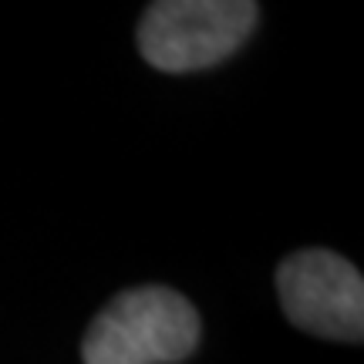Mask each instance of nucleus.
Listing matches in <instances>:
<instances>
[{"label": "nucleus", "instance_id": "f257e3e1", "mask_svg": "<svg viewBox=\"0 0 364 364\" xmlns=\"http://www.w3.org/2000/svg\"><path fill=\"white\" fill-rule=\"evenodd\" d=\"M199 314L179 290L135 287L108 300L81 341L85 364H176L199 344Z\"/></svg>", "mask_w": 364, "mask_h": 364}, {"label": "nucleus", "instance_id": "f03ea898", "mask_svg": "<svg viewBox=\"0 0 364 364\" xmlns=\"http://www.w3.org/2000/svg\"><path fill=\"white\" fill-rule=\"evenodd\" d=\"M260 21L250 0H159L139 21V51L152 68L186 75L226 61Z\"/></svg>", "mask_w": 364, "mask_h": 364}, {"label": "nucleus", "instance_id": "7ed1b4c3", "mask_svg": "<svg viewBox=\"0 0 364 364\" xmlns=\"http://www.w3.org/2000/svg\"><path fill=\"white\" fill-rule=\"evenodd\" d=\"M277 294L290 324L314 338L358 344L364 334V280L331 250L290 253L277 270Z\"/></svg>", "mask_w": 364, "mask_h": 364}]
</instances>
